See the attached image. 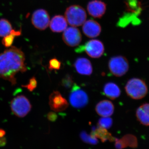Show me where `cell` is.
<instances>
[{
    "label": "cell",
    "instance_id": "cell-1",
    "mask_svg": "<svg viewBox=\"0 0 149 149\" xmlns=\"http://www.w3.org/2000/svg\"><path fill=\"white\" fill-rule=\"evenodd\" d=\"M25 59L24 53L15 47L0 54V78L8 80L12 85L16 84L17 73L27 70Z\"/></svg>",
    "mask_w": 149,
    "mask_h": 149
},
{
    "label": "cell",
    "instance_id": "cell-2",
    "mask_svg": "<svg viewBox=\"0 0 149 149\" xmlns=\"http://www.w3.org/2000/svg\"><path fill=\"white\" fill-rule=\"evenodd\" d=\"M127 95L134 100H141L146 97L148 93V86L143 80L133 78L128 81L125 86Z\"/></svg>",
    "mask_w": 149,
    "mask_h": 149
},
{
    "label": "cell",
    "instance_id": "cell-3",
    "mask_svg": "<svg viewBox=\"0 0 149 149\" xmlns=\"http://www.w3.org/2000/svg\"><path fill=\"white\" fill-rule=\"evenodd\" d=\"M65 18L68 24L73 27H78L84 24L87 18L85 10L79 5H72L67 8Z\"/></svg>",
    "mask_w": 149,
    "mask_h": 149
},
{
    "label": "cell",
    "instance_id": "cell-4",
    "mask_svg": "<svg viewBox=\"0 0 149 149\" xmlns=\"http://www.w3.org/2000/svg\"><path fill=\"white\" fill-rule=\"evenodd\" d=\"M10 108L16 116L23 118L31 111L32 105L26 97L21 95L15 97L11 101Z\"/></svg>",
    "mask_w": 149,
    "mask_h": 149
},
{
    "label": "cell",
    "instance_id": "cell-5",
    "mask_svg": "<svg viewBox=\"0 0 149 149\" xmlns=\"http://www.w3.org/2000/svg\"><path fill=\"white\" fill-rule=\"evenodd\" d=\"M110 71L116 77H121L126 74L129 69L127 59L122 56L112 57L109 62Z\"/></svg>",
    "mask_w": 149,
    "mask_h": 149
},
{
    "label": "cell",
    "instance_id": "cell-6",
    "mask_svg": "<svg viewBox=\"0 0 149 149\" xmlns=\"http://www.w3.org/2000/svg\"><path fill=\"white\" fill-rule=\"evenodd\" d=\"M85 51L88 56L93 58H99L103 54L104 47L101 41L93 40L88 41L84 45L80 46L76 49L77 52Z\"/></svg>",
    "mask_w": 149,
    "mask_h": 149
},
{
    "label": "cell",
    "instance_id": "cell-7",
    "mask_svg": "<svg viewBox=\"0 0 149 149\" xmlns=\"http://www.w3.org/2000/svg\"><path fill=\"white\" fill-rule=\"evenodd\" d=\"M69 100L72 107L75 108L80 109L88 104L89 98L86 92L74 84L70 95Z\"/></svg>",
    "mask_w": 149,
    "mask_h": 149
},
{
    "label": "cell",
    "instance_id": "cell-8",
    "mask_svg": "<svg viewBox=\"0 0 149 149\" xmlns=\"http://www.w3.org/2000/svg\"><path fill=\"white\" fill-rule=\"evenodd\" d=\"M32 24L37 29L45 30L50 23V17L47 11L43 9L35 10L32 17Z\"/></svg>",
    "mask_w": 149,
    "mask_h": 149
},
{
    "label": "cell",
    "instance_id": "cell-9",
    "mask_svg": "<svg viewBox=\"0 0 149 149\" xmlns=\"http://www.w3.org/2000/svg\"><path fill=\"white\" fill-rule=\"evenodd\" d=\"M63 40L69 47H76L81 42L82 35L79 29L75 27H69L64 30Z\"/></svg>",
    "mask_w": 149,
    "mask_h": 149
},
{
    "label": "cell",
    "instance_id": "cell-10",
    "mask_svg": "<svg viewBox=\"0 0 149 149\" xmlns=\"http://www.w3.org/2000/svg\"><path fill=\"white\" fill-rule=\"evenodd\" d=\"M49 104L51 109L55 112L63 111L68 107V103L58 91H54L49 98Z\"/></svg>",
    "mask_w": 149,
    "mask_h": 149
},
{
    "label": "cell",
    "instance_id": "cell-11",
    "mask_svg": "<svg viewBox=\"0 0 149 149\" xmlns=\"http://www.w3.org/2000/svg\"><path fill=\"white\" fill-rule=\"evenodd\" d=\"M107 5L100 0H93L88 3L87 10L88 13L95 18H101L105 13Z\"/></svg>",
    "mask_w": 149,
    "mask_h": 149
},
{
    "label": "cell",
    "instance_id": "cell-12",
    "mask_svg": "<svg viewBox=\"0 0 149 149\" xmlns=\"http://www.w3.org/2000/svg\"><path fill=\"white\" fill-rule=\"evenodd\" d=\"M101 30V27L98 22L93 19L87 20L83 24V33L90 38H95L98 36Z\"/></svg>",
    "mask_w": 149,
    "mask_h": 149
},
{
    "label": "cell",
    "instance_id": "cell-13",
    "mask_svg": "<svg viewBox=\"0 0 149 149\" xmlns=\"http://www.w3.org/2000/svg\"><path fill=\"white\" fill-rule=\"evenodd\" d=\"M74 66L79 74L90 75L93 72V67L91 62L85 58H77L74 62Z\"/></svg>",
    "mask_w": 149,
    "mask_h": 149
},
{
    "label": "cell",
    "instance_id": "cell-14",
    "mask_svg": "<svg viewBox=\"0 0 149 149\" xmlns=\"http://www.w3.org/2000/svg\"><path fill=\"white\" fill-rule=\"evenodd\" d=\"M96 112L102 117H109L113 114L114 107L110 101L102 100L97 104L95 107Z\"/></svg>",
    "mask_w": 149,
    "mask_h": 149
},
{
    "label": "cell",
    "instance_id": "cell-15",
    "mask_svg": "<svg viewBox=\"0 0 149 149\" xmlns=\"http://www.w3.org/2000/svg\"><path fill=\"white\" fill-rule=\"evenodd\" d=\"M66 19L61 15H55L50 22V27L54 32H61L64 31L67 27Z\"/></svg>",
    "mask_w": 149,
    "mask_h": 149
},
{
    "label": "cell",
    "instance_id": "cell-16",
    "mask_svg": "<svg viewBox=\"0 0 149 149\" xmlns=\"http://www.w3.org/2000/svg\"><path fill=\"white\" fill-rule=\"evenodd\" d=\"M136 116L141 124L149 126V103L143 104L140 106L136 110Z\"/></svg>",
    "mask_w": 149,
    "mask_h": 149
},
{
    "label": "cell",
    "instance_id": "cell-17",
    "mask_svg": "<svg viewBox=\"0 0 149 149\" xmlns=\"http://www.w3.org/2000/svg\"><path fill=\"white\" fill-rule=\"evenodd\" d=\"M104 94L111 100H114L119 97L120 95V90L116 84L112 82L107 83L104 86Z\"/></svg>",
    "mask_w": 149,
    "mask_h": 149
},
{
    "label": "cell",
    "instance_id": "cell-18",
    "mask_svg": "<svg viewBox=\"0 0 149 149\" xmlns=\"http://www.w3.org/2000/svg\"><path fill=\"white\" fill-rule=\"evenodd\" d=\"M12 26L9 21L5 19H0V37H4L10 34Z\"/></svg>",
    "mask_w": 149,
    "mask_h": 149
},
{
    "label": "cell",
    "instance_id": "cell-19",
    "mask_svg": "<svg viewBox=\"0 0 149 149\" xmlns=\"http://www.w3.org/2000/svg\"><path fill=\"white\" fill-rule=\"evenodd\" d=\"M21 34V31L12 30L10 34L3 37V39L2 42L3 45L6 47H10L13 42L15 38L17 36H20Z\"/></svg>",
    "mask_w": 149,
    "mask_h": 149
},
{
    "label": "cell",
    "instance_id": "cell-20",
    "mask_svg": "<svg viewBox=\"0 0 149 149\" xmlns=\"http://www.w3.org/2000/svg\"><path fill=\"white\" fill-rule=\"evenodd\" d=\"M123 141L125 143V146H129L131 148H136L138 147V140L136 136L132 135H127L124 136Z\"/></svg>",
    "mask_w": 149,
    "mask_h": 149
},
{
    "label": "cell",
    "instance_id": "cell-21",
    "mask_svg": "<svg viewBox=\"0 0 149 149\" xmlns=\"http://www.w3.org/2000/svg\"><path fill=\"white\" fill-rule=\"evenodd\" d=\"M94 134L96 137L100 138L103 141H104L107 139H110V138H111L110 133L107 131L106 128H102L100 126L99 128H97L95 130Z\"/></svg>",
    "mask_w": 149,
    "mask_h": 149
},
{
    "label": "cell",
    "instance_id": "cell-22",
    "mask_svg": "<svg viewBox=\"0 0 149 149\" xmlns=\"http://www.w3.org/2000/svg\"><path fill=\"white\" fill-rule=\"evenodd\" d=\"M74 80L72 75L67 74L61 80V84L63 87L69 89L73 86Z\"/></svg>",
    "mask_w": 149,
    "mask_h": 149
},
{
    "label": "cell",
    "instance_id": "cell-23",
    "mask_svg": "<svg viewBox=\"0 0 149 149\" xmlns=\"http://www.w3.org/2000/svg\"><path fill=\"white\" fill-rule=\"evenodd\" d=\"M112 124V119L108 117H103L100 118L98 121L99 126L106 129L110 128Z\"/></svg>",
    "mask_w": 149,
    "mask_h": 149
},
{
    "label": "cell",
    "instance_id": "cell-24",
    "mask_svg": "<svg viewBox=\"0 0 149 149\" xmlns=\"http://www.w3.org/2000/svg\"><path fill=\"white\" fill-rule=\"evenodd\" d=\"M61 63L56 58L51 59L49 62V68L50 70H59L61 67Z\"/></svg>",
    "mask_w": 149,
    "mask_h": 149
},
{
    "label": "cell",
    "instance_id": "cell-25",
    "mask_svg": "<svg viewBox=\"0 0 149 149\" xmlns=\"http://www.w3.org/2000/svg\"><path fill=\"white\" fill-rule=\"evenodd\" d=\"M37 81L35 77H33L29 80V83L27 85H22L23 88H27L30 92H32L37 87Z\"/></svg>",
    "mask_w": 149,
    "mask_h": 149
},
{
    "label": "cell",
    "instance_id": "cell-26",
    "mask_svg": "<svg viewBox=\"0 0 149 149\" xmlns=\"http://www.w3.org/2000/svg\"><path fill=\"white\" fill-rule=\"evenodd\" d=\"M57 117L56 113L54 112H50L47 115V118L48 120L52 122L55 121L57 118Z\"/></svg>",
    "mask_w": 149,
    "mask_h": 149
},
{
    "label": "cell",
    "instance_id": "cell-27",
    "mask_svg": "<svg viewBox=\"0 0 149 149\" xmlns=\"http://www.w3.org/2000/svg\"><path fill=\"white\" fill-rule=\"evenodd\" d=\"M6 132L3 129H0V139L3 138V136L5 135Z\"/></svg>",
    "mask_w": 149,
    "mask_h": 149
},
{
    "label": "cell",
    "instance_id": "cell-28",
    "mask_svg": "<svg viewBox=\"0 0 149 149\" xmlns=\"http://www.w3.org/2000/svg\"><path fill=\"white\" fill-rule=\"evenodd\" d=\"M6 143V139H0V146L1 145H4V143Z\"/></svg>",
    "mask_w": 149,
    "mask_h": 149
}]
</instances>
